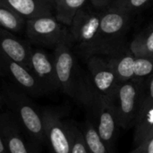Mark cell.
<instances>
[{
	"label": "cell",
	"mask_w": 153,
	"mask_h": 153,
	"mask_svg": "<svg viewBox=\"0 0 153 153\" xmlns=\"http://www.w3.org/2000/svg\"><path fill=\"white\" fill-rule=\"evenodd\" d=\"M74 100L87 111L88 119L96 128L108 153H117V138L120 126L111 100L100 92L90 76L82 72Z\"/></svg>",
	"instance_id": "obj_1"
},
{
	"label": "cell",
	"mask_w": 153,
	"mask_h": 153,
	"mask_svg": "<svg viewBox=\"0 0 153 153\" xmlns=\"http://www.w3.org/2000/svg\"><path fill=\"white\" fill-rule=\"evenodd\" d=\"M100 14L93 8L83 6L77 12L70 25L72 39L85 58L96 55H110V50L100 36Z\"/></svg>",
	"instance_id": "obj_2"
},
{
	"label": "cell",
	"mask_w": 153,
	"mask_h": 153,
	"mask_svg": "<svg viewBox=\"0 0 153 153\" xmlns=\"http://www.w3.org/2000/svg\"><path fill=\"white\" fill-rule=\"evenodd\" d=\"M4 103L14 113L29 134L38 143L46 141L41 113L36 109L30 96L17 86L5 85L2 91Z\"/></svg>",
	"instance_id": "obj_3"
},
{
	"label": "cell",
	"mask_w": 153,
	"mask_h": 153,
	"mask_svg": "<svg viewBox=\"0 0 153 153\" xmlns=\"http://www.w3.org/2000/svg\"><path fill=\"white\" fill-rule=\"evenodd\" d=\"M72 41L67 39L59 42L55 47L53 59L59 90L75 99L81 71L71 48Z\"/></svg>",
	"instance_id": "obj_4"
},
{
	"label": "cell",
	"mask_w": 153,
	"mask_h": 153,
	"mask_svg": "<svg viewBox=\"0 0 153 153\" xmlns=\"http://www.w3.org/2000/svg\"><path fill=\"white\" fill-rule=\"evenodd\" d=\"M143 82V81L137 80L120 82L111 100L118 125L123 129H130L136 126Z\"/></svg>",
	"instance_id": "obj_5"
},
{
	"label": "cell",
	"mask_w": 153,
	"mask_h": 153,
	"mask_svg": "<svg viewBox=\"0 0 153 153\" xmlns=\"http://www.w3.org/2000/svg\"><path fill=\"white\" fill-rule=\"evenodd\" d=\"M26 35L34 44L56 47L64 39H72L71 34L63 27L56 16H41L27 20Z\"/></svg>",
	"instance_id": "obj_6"
},
{
	"label": "cell",
	"mask_w": 153,
	"mask_h": 153,
	"mask_svg": "<svg viewBox=\"0 0 153 153\" xmlns=\"http://www.w3.org/2000/svg\"><path fill=\"white\" fill-rule=\"evenodd\" d=\"M130 13L108 7L100 14V36L110 50V55L120 49L121 40L127 30Z\"/></svg>",
	"instance_id": "obj_7"
},
{
	"label": "cell",
	"mask_w": 153,
	"mask_h": 153,
	"mask_svg": "<svg viewBox=\"0 0 153 153\" xmlns=\"http://www.w3.org/2000/svg\"><path fill=\"white\" fill-rule=\"evenodd\" d=\"M45 138L53 153H70V135L67 122L62 120L60 113L54 108L41 111Z\"/></svg>",
	"instance_id": "obj_8"
},
{
	"label": "cell",
	"mask_w": 153,
	"mask_h": 153,
	"mask_svg": "<svg viewBox=\"0 0 153 153\" xmlns=\"http://www.w3.org/2000/svg\"><path fill=\"white\" fill-rule=\"evenodd\" d=\"M89 76L95 88L112 100L119 86V81L106 56H91L86 58Z\"/></svg>",
	"instance_id": "obj_9"
},
{
	"label": "cell",
	"mask_w": 153,
	"mask_h": 153,
	"mask_svg": "<svg viewBox=\"0 0 153 153\" xmlns=\"http://www.w3.org/2000/svg\"><path fill=\"white\" fill-rule=\"evenodd\" d=\"M0 68L14 84L30 97L39 98L45 95L39 82L30 69L16 61L0 56Z\"/></svg>",
	"instance_id": "obj_10"
},
{
	"label": "cell",
	"mask_w": 153,
	"mask_h": 153,
	"mask_svg": "<svg viewBox=\"0 0 153 153\" xmlns=\"http://www.w3.org/2000/svg\"><path fill=\"white\" fill-rule=\"evenodd\" d=\"M29 67L37 78L45 94L59 90L53 56H49L42 49L31 48Z\"/></svg>",
	"instance_id": "obj_11"
},
{
	"label": "cell",
	"mask_w": 153,
	"mask_h": 153,
	"mask_svg": "<svg viewBox=\"0 0 153 153\" xmlns=\"http://www.w3.org/2000/svg\"><path fill=\"white\" fill-rule=\"evenodd\" d=\"M30 51L29 44L15 36L13 31L0 27V56L29 67Z\"/></svg>",
	"instance_id": "obj_12"
},
{
	"label": "cell",
	"mask_w": 153,
	"mask_h": 153,
	"mask_svg": "<svg viewBox=\"0 0 153 153\" xmlns=\"http://www.w3.org/2000/svg\"><path fill=\"white\" fill-rule=\"evenodd\" d=\"M23 19L56 16L55 0H2Z\"/></svg>",
	"instance_id": "obj_13"
},
{
	"label": "cell",
	"mask_w": 153,
	"mask_h": 153,
	"mask_svg": "<svg viewBox=\"0 0 153 153\" xmlns=\"http://www.w3.org/2000/svg\"><path fill=\"white\" fill-rule=\"evenodd\" d=\"M0 134L8 153H30L16 124L8 114H0Z\"/></svg>",
	"instance_id": "obj_14"
},
{
	"label": "cell",
	"mask_w": 153,
	"mask_h": 153,
	"mask_svg": "<svg viewBox=\"0 0 153 153\" xmlns=\"http://www.w3.org/2000/svg\"><path fill=\"white\" fill-rule=\"evenodd\" d=\"M119 82H125L134 79V59L132 51L121 48L117 51L107 56Z\"/></svg>",
	"instance_id": "obj_15"
},
{
	"label": "cell",
	"mask_w": 153,
	"mask_h": 153,
	"mask_svg": "<svg viewBox=\"0 0 153 153\" xmlns=\"http://www.w3.org/2000/svg\"><path fill=\"white\" fill-rule=\"evenodd\" d=\"M88 0H55L56 18L63 24L70 26L77 12L85 6Z\"/></svg>",
	"instance_id": "obj_16"
},
{
	"label": "cell",
	"mask_w": 153,
	"mask_h": 153,
	"mask_svg": "<svg viewBox=\"0 0 153 153\" xmlns=\"http://www.w3.org/2000/svg\"><path fill=\"white\" fill-rule=\"evenodd\" d=\"M130 50L134 56H153V22L134 39Z\"/></svg>",
	"instance_id": "obj_17"
},
{
	"label": "cell",
	"mask_w": 153,
	"mask_h": 153,
	"mask_svg": "<svg viewBox=\"0 0 153 153\" xmlns=\"http://www.w3.org/2000/svg\"><path fill=\"white\" fill-rule=\"evenodd\" d=\"M25 24L24 19L4 1L0 0V27L13 32H20Z\"/></svg>",
	"instance_id": "obj_18"
},
{
	"label": "cell",
	"mask_w": 153,
	"mask_h": 153,
	"mask_svg": "<svg viewBox=\"0 0 153 153\" xmlns=\"http://www.w3.org/2000/svg\"><path fill=\"white\" fill-rule=\"evenodd\" d=\"M86 147L89 153H108V151L99 135L96 128L87 118L82 126Z\"/></svg>",
	"instance_id": "obj_19"
},
{
	"label": "cell",
	"mask_w": 153,
	"mask_h": 153,
	"mask_svg": "<svg viewBox=\"0 0 153 153\" xmlns=\"http://www.w3.org/2000/svg\"><path fill=\"white\" fill-rule=\"evenodd\" d=\"M134 144L138 146L144 141L153 137V106L145 113L134 126Z\"/></svg>",
	"instance_id": "obj_20"
},
{
	"label": "cell",
	"mask_w": 153,
	"mask_h": 153,
	"mask_svg": "<svg viewBox=\"0 0 153 153\" xmlns=\"http://www.w3.org/2000/svg\"><path fill=\"white\" fill-rule=\"evenodd\" d=\"M153 106V74L149 78L143 81L142 91H141V100L139 106V115L137 123L143 118L145 113ZM136 123V124H137Z\"/></svg>",
	"instance_id": "obj_21"
},
{
	"label": "cell",
	"mask_w": 153,
	"mask_h": 153,
	"mask_svg": "<svg viewBox=\"0 0 153 153\" xmlns=\"http://www.w3.org/2000/svg\"><path fill=\"white\" fill-rule=\"evenodd\" d=\"M69 135H70V153H89L82 128H80L75 123H68Z\"/></svg>",
	"instance_id": "obj_22"
},
{
	"label": "cell",
	"mask_w": 153,
	"mask_h": 153,
	"mask_svg": "<svg viewBox=\"0 0 153 153\" xmlns=\"http://www.w3.org/2000/svg\"><path fill=\"white\" fill-rule=\"evenodd\" d=\"M134 79L144 81L153 74V56H135Z\"/></svg>",
	"instance_id": "obj_23"
},
{
	"label": "cell",
	"mask_w": 153,
	"mask_h": 153,
	"mask_svg": "<svg viewBox=\"0 0 153 153\" xmlns=\"http://www.w3.org/2000/svg\"><path fill=\"white\" fill-rule=\"evenodd\" d=\"M150 1L151 0H115L108 7L131 14L147 5Z\"/></svg>",
	"instance_id": "obj_24"
},
{
	"label": "cell",
	"mask_w": 153,
	"mask_h": 153,
	"mask_svg": "<svg viewBox=\"0 0 153 153\" xmlns=\"http://www.w3.org/2000/svg\"><path fill=\"white\" fill-rule=\"evenodd\" d=\"M129 153H153V137L144 141Z\"/></svg>",
	"instance_id": "obj_25"
},
{
	"label": "cell",
	"mask_w": 153,
	"mask_h": 153,
	"mask_svg": "<svg viewBox=\"0 0 153 153\" xmlns=\"http://www.w3.org/2000/svg\"><path fill=\"white\" fill-rule=\"evenodd\" d=\"M95 8H108L115 0H90Z\"/></svg>",
	"instance_id": "obj_26"
},
{
	"label": "cell",
	"mask_w": 153,
	"mask_h": 153,
	"mask_svg": "<svg viewBox=\"0 0 153 153\" xmlns=\"http://www.w3.org/2000/svg\"><path fill=\"white\" fill-rule=\"evenodd\" d=\"M0 153H8L4 144V142H3V139L1 137V134H0Z\"/></svg>",
	"instance_id": "obj_27"
},
{
	"label": "cell",
	"mask_w": 153,
	"mask_h": 153,
	"mask_svg": "<svg viewBox=\"0 0 153 153\" xmlns=\"http://www.w3.org/2000/svg\"><path fill=\"white\" fill-rule=\"evenodd\" d=\"M4 103V100L3 93H2V91H0V108H2V106H3Z\"/></svg>",
	"instance_id": "obj_28"
},
{
	"label": "cell",
	"mask_w": 153,
	"mask_h": 153,
	"mask_svg": "<svg viewBox=\"0 0 153 153\" xmlns=\"http://www.w3.org/2000/svg\"><path fill=\"white\" fill-rule=\"evenodd\" d=\"M30 153H38L37 152H35V151H34L33 149H30Z\"/></svg>",
	"instance_id": "obj_29"
},
{
	"label": "cell",
	"mask_w": 153,
	"mask_h": 153,
	"mask_svg": "<svg viewBox=\"0 0 153 153\" xmlns=\"http://www.w3.org/2000/svg\"><path fill=\"white\" fill-rule=\"evenodd\" d=\"M0 75H4V74H3V72H2V70H1V68H0Z\"/></svg>",
	"instance_id": "obj_30"
}]
</instances>
